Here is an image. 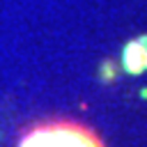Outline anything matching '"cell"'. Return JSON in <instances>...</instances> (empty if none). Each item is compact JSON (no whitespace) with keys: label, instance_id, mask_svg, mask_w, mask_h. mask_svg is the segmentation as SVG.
<instances>
[{"label":"cell","instance_id":"1","mask_svg":"<svg viewBox=\"0 0 147 147\" xmlns=\"http://www.w3.org/2000/svg\"><path fill=\"white\" fill-rule=\"evenodd\" d=\"M18 147H103V142L92 129L78 122L53 119L25 131Z\"/></svg>","mask_w":147,"mask_h":147},{"label":"cell","instance_id":"2","mask_svg":"<svg viewBox=\"0 0 147 147\" xmlns=\"http://www.w3.org/2000/svg\"><path fill=\"white\" fill-rule=\"evenodd\" d=\"M124 62L129 67V71H140L147 67V55H145V48L140 44H131L126 48V55H124Z\"/></svg>","mask_w":147,"mask_h":147}]
</instances>
